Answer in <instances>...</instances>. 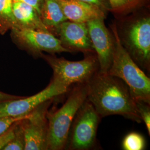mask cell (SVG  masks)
<instances>
[{
  "mask_svg": "<svg viewBox=\"0 0 150 150\" xmlns=\"http://www.w3.org/2000/svg\"><path fill=\"white\" fill-rule=\"evenodd\" d=\"M87 99L100 117L118 115L141 122L136 100L129 87L116 77L98 71L87 82Z\"/></svg>",
  "mask_w": 150,
  "mask_h": 150,
  "instance_id": "1",
  "label": "cell"
},
{
  "mask_svg": "<svg viewBox=\"0 0 150 150\" xmlns=\"http://www.w3.org/2000/svg\"><path fill=\"white\" fill-rule=\"evenodd\" d=\"M114 38L112 64L107 74L123 81L136 101L150 103V79L123 47L116 25L111 26Z\"/></svg>",
  "mask_w": 150,
  "mask_h": 150,
  "instance_id": "2",
  "label": "cell"
},
{
  "mask_svg": "<svg viewBox=\"0 0 150 150\" xmlns=\"http://www.w3.org/2000/svg\"><path fill=\"white\" fill-rule=\"evenodd\" d=\"M87 83L76 87L59 110L47 113V150H60L67 144L72 122L78 110L87 99Z\"/></svg>",
  "mask_w": 150,
  "mask_h": 150,
  "instance_id": "3",
  "label": "cell"
},
{
  "mask_svg": "<svg viewBox=\"0 0 150 150\" xmlns=\"http://www.w3.org/2000/svg\"><path fill=\"white\" fill-rule=\"evenodd\" d=\"M118 36L123 47L140 69L150 72V17L148 15L125 24Z\"/></svg>",
  "mask_w": 150,
  "mask_h": 150,
  "instance_id": "4",
  "label": "cell"
},
{
  "mask_svg": "<svg viewBox=\"0 0 150 150\" xmlns=\"http://www.w3.org/2000/svg\"><path fill=\"white\" fill-rule=\"evenodd\" d=\"M42 56L53 70L54 78L70 86L74 83H87L98 68L97 57L93 56H88L79 61H71L48 55Z\"/></svg>",
  "mask_w": 150,
  "mask_h": 150,
  "instance_id": "5",
  "label": "cell"
},
{
  "mask_svg": "<svg viewBox=\"0 0 150 150\" xmlns=\"http://www.w3.org/2000/svg\"><path fill=\"white\" fill-rule=\"evenodd\" d=\"M70 86L53 77L45 89L31 96L8 100L0 103V117H25L43 102L66 93Z\"/></svg>",
  "mask_w": 150,
  "mask_h": 150,
  "instance_id": "6",
  "label": "cell"
},
{
  "mask_svg": "<svg viewBox=\"0 0 150 150\" xmlns=\"http://www.w3.org/2000/svg\"><path fill=\"white\" fill-rule=\"evenodd\" d=\"M100 117L91 102L86 99L76 113L70 130L71 149L87 150L93 145Z\"/></svg>",
  "mask_w": 150,
  "mask_h": 150,
  "instance_id": "7",
  "label": "cell"
},
{
  "mask_svg": "<svg viewBox=\"0 0 150 150\" xmlns=\"http://www.w3.org/2000/svg\"><path fill=\"white\" fill-rule=\"evenodd\" d=\"M11 31L14 42L33 54L41 55L43 52L50 54L70 52L62 46L59 38L50 32L26 28H15Z\"/></svg>",
  "mask_w": 150,
  "mask_h": 150,
  "instance_id": "8",
  "label": "cell"
},
{
  "mask_svg": "<svg viewBox=\"0 0 150 150\" xmlns=\"http://www.w3.org/2000/svg\"><path fill=\"white\" fill-rule=\"evenodd\" d=\"M52 100L43 102L22 120L23 128L25 150H47L48 108Z\"/></svg>",
  "mask_w": 150,
  "mask_h": 150,
  "instance_id": "9",
  "label": "cell"
},
{
  "mask_svg": "<svg viewBox=\"0 0 150 150\" xmlns=\"http://www.w3.org/2000/svg\"><path fill=\"white\" fill-rule=\"evenodd\" d=\"M105 18H97L87 22L91 42L97 54L98 71L107 73L112 62L114 38L107 29Z\"/></svg>",
  "mask_w": 150,
  "mask_h": 150,
  "instance_id": "10",
  "label": "cell"
},
{
  "mask_svg": "<svg viewBox=\"0 0 150 150\" xmlns=\"http://www.w3.org/2000/svg\"><path fill=\"white\" fill-rule=\"evenodd\" d=\"M57 36L70 52L73 51L95 52L86 22H64L59 27Z\"/></svg>",
  "mask_w": 150,
  "mask_h": 150,
  "instance_id": "11",
  "label": "cell"
},
{
  "mask_svg": "<svg viewBox=\"0 0 150 150\" xmlns=\"http://www.w3.org/2000/svg\"><path fill=\"white\" fill-rule=\"evenodd\" d=\"M69 21L87 22L97 18H106V13L96 6L80 0H57Z\"/></svg>",
  "mask_w": 150,
  "mask_h": 150,
  "instance_id": "12",
  "label": "cell"
},
{
  "mask_svg": "<svg viewBox=\"0 0 150 150\" xmlns=\"http://www.w3.org/2000/svg\"><path fill=\"white\" fill-rule=\"evenodd\" d=\"M12 12L16 20L15 28H26L50 32L43 25L38 11L32 6L21 2L12 1Z\"/></svg>",
  "mask_w": 150,
  "mask_h": 150,
  "instance_id": "13",
  "label": "cell"
},
{
  "mask_svg": "<svg viewBox=\"0 0 150 150\" xmlns=\"http://www.w3.org/2000/svg\"><path fill=\"white\" fill-rule=\"evenodd\" d=\"M40 16L48 31L56 37L60 25L68 20L57 0H44Z\"/></svg>",
  "mask_w": 150,
  "mask_h": 150,
  "instance_id": "14",
  "label": "cell"
},
{
  "mask_svg": "<svg viewBox=\"0 0 150 150\" xmlns=\"http://www.w3.org/2000/svg\"><path fill=\"white\" fill-rule=\"evenodd\" d=\"M16 27L12 12V0H0V35Z\"/></svg>",
  "mask_w": 150,
  "mask_h": 150,
  "instance_id": "15",
  "label": "cell"
},
{
  "mask_svg": "<svg viewBox=\"0 0 150 150\" xmlns=\"http://www.w3.org/2000/svg\"><path fill=\"white\" fill-rule=\"evenodd\" d=\"M149 0H109L110 11L117 15H126L145 6Z\"/></svg>",
  "mask_w": 150,
  "mask_h": 150,
  "instance_id": "16",
  "label": "cell"
},
{
  "mask_svg": "<svg viewBox=\"0 0 150 150\" xmlns=\"http://www.w3.org/2000/svg\"><path fill=\"white\" fill-rule=\"evenodd\" d=\"M25 148V139L22 120H21L16 122L15 135L4 150H24Z\"/></svg>",
  "mask_w": 150,
  "mask_h": 150,
  "instance_id": "17",
  "label": "cell"
},
{
  "mask_svg": "<svg viewBox=\"0 0 150 150\" xmlns=\"http://www.w3.org/2000/svg\"><path fill=\"white\" fill-rule=\"evenodd\" d=\"M122 148L125 150H142L145 149V140L141 134L131 132L125 136L122 142Z\"/></svg>",
  "mask_w": 150,
  "mask_h": 150,
  "instance_id": "18",
  "label": "cell"
},
{
  "mask_svg": "<svg viewBox=\"0 0 150 150\" xmlns=\"http://www.w3.org/2000/svg\"><path fill=\"white\" fill-rule=\"evenodd\" d=\"M136 107L139 117L145 123L149 132L150 134V104L139 101H136Z\"/></svg>",
  "mask_w": 150,
  "mask_h": 150,
  "instance_id": "19",
  "label": "cell"
},
{
  "mask_svg": "<svg viewBox=\"0 0 150 150\" xmlns=\"http://www.w3.org/2000/svg\"><path fill=\"white\" fill-rule=\"evenodd\" d=\"M16 122L13 123L4 133L0 134V150H4L13 137L15 134Z\"/></svg>",
  "mask_w": 150,
  "mask_h": 150,
  "instance_id": "20",
  "label": "cell"
},
{
  "mask_svg": "<svg viewBox=\"0 0 150 150\" xmlns=\"http://www.w3.org/2000/svg\"><path fill=\"white\" fill-rule=\"evenodd\" d=\"M25 117L5 116L0 117V134L4 133L16 121L22 120Z\"/></svg>",
  "mask_w": 150,
  "mask_h": 150,
  "instance_id": "21",
  "label": "cell"
},
{
  "mask_svg": "<svg viewBox=\"0 0 150 150\" xmlns=\"http://www.w3.org/2000/svg\"><path fill=\"white\" fill-rule=\"evenodd\" d=\"M86 3L96 6L100 8L106 13L108 11H110V5L109 0H80Z\"/></svg>",
  "mask_w": 150,
  "mask_h": 150,
  "instance_id": "22",
  "label": "cell"
},
{
  "mask_svg": "<svg viewBox=\"0 0 150 150\" xmlns=\"http://www.w3.org/2000/svg\"><path fill=\"white\" fill-rule=\"evenodd\" d=\"M43 1L44 0H12V1L21 2L32 6L38 11L39 15H40V11L43 5Z\"/></svg>",
  "mask_w": 150,
  "mask_h": 150,
  "instance_id": "23",
  "label": "cell"
},
{
  "mask_svg": "<svg viewBox=\"0 0 150 150\" xmlns=\"http://www.w3.org/2000/svg\"><path fill=\"white\" fill-rule=\"evenodd\" d=\"M21 97V96H17L15 95H12L10 94L6 93L2 91H0V103L1 102H5L8 100H11L13 99H16Z\"/></svg>",
  "mask_w": 150,
  "mask_h": 150,
  "instance_id": "24",
  "label": "cell"
}]
</instances>
